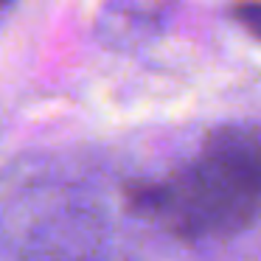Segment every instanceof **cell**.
<instances>
[{
    "mask_svg": "<svg viewBox=\"0 0 261 261\" xmlns=\"http://www.w3.org/2000/svg\"><path fill=\"white\" fill-rule=\"evenodd\" d=\"M261 146L255 126L227 124L208 135L194 163L132 188V208L186 242L233 239L258 219Z\"/></svg>",
    "mask_w": 261,
    "mask_h": 261,
    "instance_id": "1",
    "label": "cell"
},
{
    "mask_svg": "<svg viewBox=\"0 0 261 261\" xmlns=\"http://www.w3.org/2000/svg\"><path fill=\"white\" fill-rule=\"evenodd\" d=\"M0 250L9 261H129L104 205L40 163L0 180Z\"/></svg>",
    "mask_w": 261,
    "mask_h": 261,
    "instance_id": "2",
    "label": "cell"
},
{
    "mask_svg": "<svg viewBox=\"0 0 261 261\" xmlns=\"http://www.w3.org/2000/svg\"><path fill=\"white\" fill-rule=\"evenodd\" d=\"M182 0H104L96 37L118 54H135L166 34Z\"/></svg>",
    "mask_w": 261,
    "mask_h": 261,
    "instance_id": "3",
    "label": "cell"
},
{
    "mask_svg": "<svg viewBox=\"0 0 261 261\" xmlns=\"http://www.w3.org/2000/svg\"><path fill=\"white\" fill-rule=\"evenodd\" d=\"M233 14H236L239 20H244V23H247L250 34H258V3H255V0H250V3H239Z\"/></svg>",
    "mask_w": 261,
    "mask_h": 261,
    "instance_id": "4",
    "label": "cell"
},
{
    "mask_svg": "<svg viewBox=\"0 0 261 261\" xmlns=\"http://www.w3.org/2000/svg\"><path fill=\"white\" fill-rule=\"evenodd\" d=\"M12 3H17V0H0V9H9Z\"/></svg>",
    "mask_w": 261,
    "mask_h": 261,
    "instance_id": "5",
    "label": "cell"
}]
</instances>
